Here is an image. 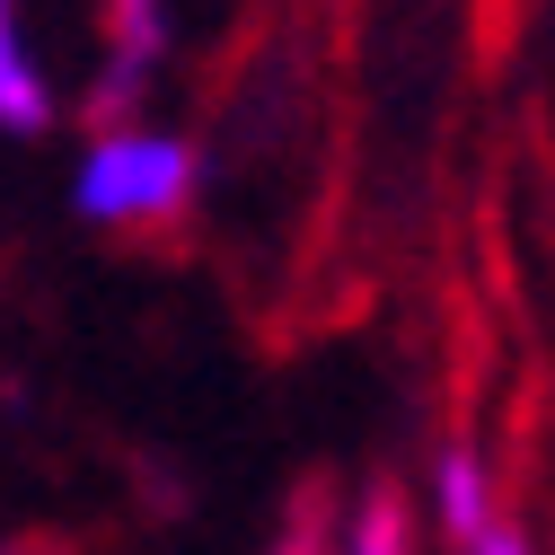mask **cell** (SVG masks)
Wrapping results in <instances>:
<instances>
[{"label":"cell","instance_id":"cell-1","mask_svg":"<svg viewBox=\"0 0 555 555\" xmlns=\"http://www.w3.org/2000/svg\"><path fill=\"white\" fill-rule=\"evenodd\" d=\"M72 221L98 238H168L203 203V142L159 115L142 124H98L72 151Z\"/></svg>","mask_w":555,"mask_h":555},{"label":"cell","instance_id":"cell-2","mask_svg":"<svg viewBox=\"0 0 555 555\" xmlns=\"http://www.w3.org/2000/svg\"><path fill=\"white\" fill-rule=\"evenodd\" d=\"M177 44V10L168 0H98V62L80 80V124H142L151 89H159V62Z\"/></svg>","mask_w":555,"mask_h":555},{"label":"cell","instance_id":"cell-3","mask_svg":"<svg viewBox=\"0 0 555 555\" xmlns=\"http://www.w3.org/2000/svg\"><path fill=\"white\" fill-rule=\"evenodd\" d=\"M414 503H424V529L459 555V546H476V538H494L512 512H503V476H494V450H485L476 433H450L433 459H424V476H414Z\"/></svg>","mask_w":555,"mask_h":555},{"label":"cell","instance_id":"cell-4","mask_svg":"<svg viewBox=\"0 0 555 555\" xmlns=\"http://www.w3.org/2000/svg\"><path fill=\"white\" fill-rule=\"evenodd\" d=\"M62 124V80L27 36V0H0V132L10 142H44Z\"/></svg>","mask_w":555,"mask_h":555},{"label":"cell","instance_id":"cell-5","mask_svg":"<svg viewBox=\"0 0 555 555\" xmlns=\"http://www.w3.org/2000/svg\"><path fill=\"white\" fill-rule=\"evenodd\" d=\"M424 503L405 494V485H362L353 503L335 512V529H326V555H424Z\"/></svg>","mask_w":555,"mask_h":555},{"label":"cell","instance_id":"cell-6","mask_svg":"<svg viewBox=\"0 0 555 555\" xmlns=\"http://www.w3.org/2000/svg\"><path fill=\"white\" fill-rule=\"evenodd\" d=\"M459 555H538V546H529V529H520V520H503L494 538H476V546H459Z\"/></svg>","mask_w":555,"mask_h":555},{"label":"cell","instance_id":"cell-7","mask_svg":"<svg viewBox=\"0 0 555 555\" xmlns=\"http://www.w3.org/2000/svg\"><path fill=\"white\" fill-rule=\"evenodd\" d=\"M10 555H72V546H53V538H18Z\"/></svg>","mask_w":555,"mask_h":555}]
</instances>
